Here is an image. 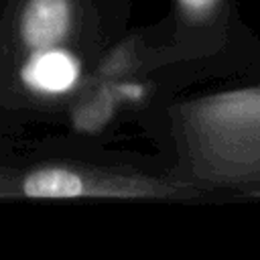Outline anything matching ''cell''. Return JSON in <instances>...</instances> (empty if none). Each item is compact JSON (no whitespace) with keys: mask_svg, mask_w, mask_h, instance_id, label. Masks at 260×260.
I'll list each match as a JSON object with an SVG mask.
<instances>
[{"mask_svg":"<svg viewBox=\"0 0 260 260\" xmlns=\"http://www.w3.org/2000/svg\"><path fill=\"white\" fill-rule=\"evenodd\" d=\"M179 120L197 177L213 183L260 179V85L193 100Z\"/></svg>","mask_w":260,"mask_h":260,"instance_id":"1","label":"cell"},{"mask_svg":"<svg viewBox=\"0 0 260 260\" xmlns=\"http://www.w3.org/2000/svg\"><path fill=\"white\" fill-rule=\"evenodd\" d=\"M191 191L185 183L79 162H4L0 175V199H173Z\"/></svg>","mask_w":260,"mask_h":260,"instance_id":"2","label":"cell"},{"mask_svg":"<svg viewBox=\"0 0 260 260\" xmlns=\"http://www.w3.org/2000/svg\"><path fill=\"white\" fill-rule=\"evenodd\" d=\"M219 4H221V0H177L179 10L189 20H205V18H209L217 10Z\"/></svg>","mask_w":260,"mask_h":260,"instance_id":"3","label":"cell"},{"mask_svg":"<svg viewBox=\"0 0 260 260\" xmlns=\"http://www.w3.org/2000/svg\"><path fill=\"white\" fill-rule=\"evenodd\" d=\"M112 93H114V98L116 100H124V102H140V100H144V95H146V87L142 85V83H138V81H120V83H116L114 87H112Z\"/></svg>","mask_w":260,"mask_h":260,"instance_id":"4","label":"cell"}]
</instances>
